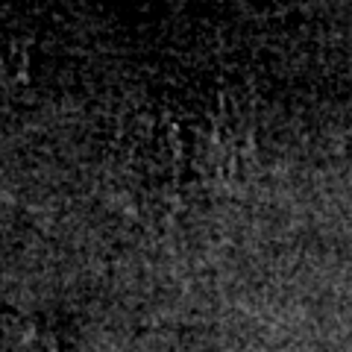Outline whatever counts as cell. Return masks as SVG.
Instances as JSON below:
<instances>
[{"label": "cell", "instance_id": "1", "mask_svg": "<svg viewBox=\"0 0 352 352\" xmlns=\"http://www.w3.org/2000/svg\"><path fill=\"white\" fill-rule=\"evenodd\" d=\"M0 352H59L50 335L32 320L0 314Z\"/></svg>", "mask_w": 352, "mask_h": 352}, {"label": "cell", "instance_id": "2", "mask_svg": "<svg viewBox=\"0 0 352 352\" xmlns=\"http://www.w3.org/2000/svg\"><path fill=\"white\" fill-rule=\"evenodd\" d=\"M30 74V53L21 41L0 36V94L18 88Z\"/></svg>", "mask_w": 352, "mask_h": 352}]
</instances>
